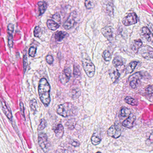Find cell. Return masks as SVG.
<instances>
[{
	"mask_svg": "<svg viewBox=\"0 0 153 153\" xmlns=\"http://www.w3.org/2000/svg\"><path fill=\"white\" fill-rule=\"evenodd\" d=\"M138 62L137 61H132L127 66L126 68V73L127 74H130L133 72Z\"/></svg>",
	"mask_w": 153,
	"mask_h": 153,
	"instance_id": "obj_21",
	"label": "cell"
},
{
	"mask_svg": "<svg viewBox=\"0 0 153 153\" xmlns=\"http://www.w3.org/2000/svg\"><path fill=\"white\" fill-rule=\"evenodd\" d=\"M138 18L135 13H131L122 19L123 24L125 26L135 25L137 23Z\"/></svg>",
	"mask_w": 153,
	"mask_h": 153,
	"instance_id": "obj_5",
	"label": "cell"
},
{
	"mask_svg": "<svg viewBox=\"0 0 153 153\" xmlns=\"http://www.w3.org/2000/svg\"><path fill=\"white\" fill-rule=\"evenodd\" d=\"M73 74H74V77L76 78H79V77L80 76V71L79 69L77 67L74 66V71H73Z\"/></svg>",
	"mask_w": 153,
	"mask_h": 153,
	"instance_id": "obj_33",
	"label": "cell"
},
{
	"mask_svg": "<svg viewBox=\"0 0 153 153\" xmlns=\"http://www.w3.org/2000/svg\"><path fill=\"white\" fill-rule=\"evenodd\" d=\"M77 16V13L76 11L71 13L67 20L65 21L63 27L66 29H70L73 27L76 23V19Z\"/></svg>",
	"mask_w": 153,
	"mask_h": 153,
	"instance_id": "obj_7",
	"label": "cell"
},
{
	"mask_svg": "<svg viewBox=\"0 0 153 153\" xmlns=\"http://www.w3.org/2000/svg\"><path fill=\"white\" fill-rule=\"evenodd\" d=\"M124 100H125V102L127 103L128 104L130 105H136L138 104L137 101L136 99L131 97H127L125 98Z\"/></svg>",
	"mask_w": 153,
	"mask_h": 153,
	"instance_id": "obj_25",
	"label": "cell"
},
{
	"mask_svg": "<svg viewBox=\"0 0 153 153\" xmlns=\"http://www.w3.org/2000/svg\"><path fill=\"white\" fill-rule=\"evenodd\" d=\"M57 112L62 117H67L75 115L76 113V109L71 103L66 102L59 105Z\"/></svg>",
	"mask_w": 153,
	"mask_h": 153,
	"instance_id": "obj_2",
	"label": "cell"
},
{
	"mask_svg": "<svg viewBox=\"0 0 153 153\" xmlns=\"http://www.w3.org/2000/svg\"><path fill=\"white\" fill-rule=\"evenodd\" d=\"M14 25L13 24H9L7 26L8 43L10 48H12L13 45V33L14 31Z\"/></svg>",
	"mask_w": 153,
	"mask_h": 153,
	"instance_id": "obj_11",
	"label": "cell"
},
{
	"mask_svg": "<svg viewBox=\"0 0 153 153\" xmlns=\"http://www.w3.org/2000/svg\"><path fill=\"white\" fill-rule=\"evenodd\" d=\"M30 105L32 111L34 112L36 111V109H37V103L36 99H33L30 101Z\"/></svg>",
	"mask_w": 153,
	"mask_h": 153,
	"instance_id": "obj_26",
	"label": "cell"
},
{
	"mask_svg": "<svg viewBox=\"0 0 153 153\" xmlns=\"http://www.w3.org/2000/svg\"><path fill=\"white\" fill-rule=\"evenodd\" d=\"M148 55L149 58L153 59V51H149L148 53Z\"/></svg>",
	"mask_w": 153,
	"mask_h": 153,
	"instance_id": "obj_42",
	"label": "cell"
},
{
	"mask_svg": "<svg viewBox=\"0 0 153 153\" xmlns=\"http://www.w3.org/2000/svg\"><path fill=\"white\" fill-rule=\"evenodd\" d=\"M46 61L47 63L49 64H52L53 62V58L51 55H48L46 56Z\"/></svg>",
	"mask_w": 153,
	"mask_h": 153,
	"instance_id": "obj_37",
	"label": "cell"
},
{
	"mask_svg": "<svg viewBox=\"0 0 153 153\" xmlns=\"http://www.w3.org/2000/svg\"><path fill=\"white\" fill-rule=\"evenodd\" d=\"M106 10L110 15H113L114 10L112 3H108V4L106 5Z\"/></svg>",
	"mask_w": 153,
	"mask_h": 153,
	"instance_id": "obj_32",
	"label": "cell"
},
{
	"mask_svg": "<svg viewBox=\"0 0 153 153\" xmlns=\"http://www.w3.org/2000/svg\"><path fill=\"white\" fill-rule=\"evenodd\" d=\"M51 86L45 78H42L39 82L38 92L40 99L45 106H48L51 102Z\"/></svg>",
	"mask_w": 153,
	"mask_h": 153,
	"instance_id": "obj_1",
	"label": "cell"
},
{
	"mask_svg": "<svg viewBox=\"0 0 153 153\" xmlns=\"http://www.w3.org/2000/svg\"><path fill=\"white\" fill-rule=\"evenodd\" d=\"M136 119V116L131 113L127 119L123 121V125L128 128H131L134 127Z\"/></svg>",
	"mask_w": 153,
	"mask_h": 153,
	"instance_id": "obj_10",
	"label": "cell"
},
{
	"mask_svg": "<svg viewBox=\"0 0 153 153\" xmlns=\"http://www.w3.org/2000/svg\"><path fill=\"white\" fill-rule=\"evenodd\" d=\"M142 74L140 72H136L129 77L130 85L133 89L137 88L140 83V79L142 78Z\"/></svg>",
	"mask_w": 153,
	"mask_h": 153,
	"instance_id": "obj_4",
	"label": "cell"
},
{
	"mask_svg": "<svg viewBox=\"0 0 153 153\" xmlns=\"http://www.w3.org/2000/svg\"><path fill=\"white\" fill-rule=\"evenodd\" d=\"M38 143L42 149L45 153L48 149V137L47 135L44 132H41L38 135Z\"/></svg>",
	"mask_w": 153,
	"mask_h": 153,
	"instance_id": "obj_6",
	"label": "cell"
},
{
	"mask_svg": "<svg viewBox=\"0 0 153 153\" xmlns=\"http://www.w3.org/2000/svg\"><path fill=\"white\" fill-rule=\"evenodd\" d=\"M70 144L74 147H78L79 146V141L76 140H71Z\"/></svg>",
	"mask_w": 153,
	"mask_h": 153,
	"instance_id": "obj_38",
	"label": "cell"
},
{
	"mask_svg": "<svg viewBox=\"0 0 153 153\" xmlns=\"http://www.w3.org/2000/svg\"><path fill=\"white\" fill-rule=\"evenodd\" d=\"M47 25L49 29L52 31H55L59 27V25L54 20L49 19L47 22Z\"/></svg>",
	"mask_w": 153,
	"mask_h": 153,
	"instance_id": "obj_18",
	"label": "cell"
},
{
	"mask_svg": "<svg viewBox=\"0 0 153 153\" xmlns=\"http://www.w3.org/2000/svg\"><path fill=\"white\" fill-rule=\"evenodd\" d=\"M27 55L26 53L24 54V57H23V68H24V73H25L26 70L27 68Z\"/></svg>",
	"mask_w": 153,
	"mask_h": 153,
	"instance_id": "obj_31",
	"label": "cell"
},
{
	"mask_svg": "<svg viewBox=\"0 0 153 153\" xmlns=\"http://www.w3.org/2000/svg\"><path fill=\"white\" fill-rule=\"evenodd\" d=\"M82 62L83 68L86 74L89 77H93L95 71V68L93 62L87 58L83 59Z\"/></svg>",
	"mask_w": 153,
	"mask_h": 153,
	"instance_id": "obj_3",
	"label": "cell"
},
{
	"mask_svg": "<svg viewBox=\"0 0 153 153\" xmlns=\"http://www.w3.org/2000/svg\"><path fill=\"white\" fill-rule=\"evenodd\" d=\"M141 35L142 37L149 42H153V36L148 27H144L141 29Z\"/></svg>",
	"mask_w": 153,
	"mask_h": 153,
	"instance_id": "obj_12",
	"label": "cell"
},
{
	"mask_svg": "<svg viewBox=\"0 0 153 153\" xmlns=\"http://www.w3.org/2000/svg\"><path fill=\"white\" fill-rule=\"evenodd\" d=\"M68 35V34L66 32L59 31V32H57V33L55 34L54 38L57 42H61Z\"/></svg>",
	"mask_w": 153,
	"mask_h": 153,
	"instance_id": "obj_20",
	"label": "cell"
},
{
	"mask_svg": "<svg viewBox=\"0 0 153 153\" xmlns=\"http://www.w3.org/2000/svg\"><path fill=\"white\" fill-rule=\"evenodd\" d=\"M96 153H102L101 152H97Z\"/></svg>",
	"mask_w": 153,
	"mask_h": 153,
	"instance_id": "obj_43",
	"label": "cell"
},
{
	"mask_svg": "<svg viewBox=\"0 0 153 153\" xmlns=\"http://www.w3.org/2000/svg\"><path fill=\"white\" fill-rule=\"evenodd\" d=\"M20 111H21V114H22L24 117H25V108H24V104L22 102H20Z\"/></svg>",
	"mask_w": 153,
	"mask_h": 153,
	"instance_id": "obj_40",
	"label": "cell"
},
{
	"mask_svg": "<svg viewBox=\"0 0 153 153\" xmlns=\"http://www.w3.org/2000/svg\"><path fill=\"white\" fill-rule=\"evenodd\" d=\"M101 32L103 35L110 42L113 41L114 39L115 35L113 29L111 27H105L102 28Z\"/></svg>",
	"mask_w": 153,
	"mask_h": 153,
	"instance_id": "obj_8",
	"label": "cell"
},
{
	"mask_svg": "<svg viewBox=\"0 0 153 153\" xmlns=\"http://www.w3.org/2000/svg\"><path fill=\"white\" fill-rule=\"evenodd\" d=\"M142 45V42L141 40H135L133 41L131 43L130 46V49L131 51L134 53H136L139 50L140 47Z\"/></svg>",
	"mask_w": 153,
	"mask_h": 153,
	"instance_id": "obj_15",
	"label": "cell"
},
{
	"mask_svg": "<svg viewBox=\"0 0 153 153\" xmlns=\"http://www.w3.org/2000/svg\"><path fill=\"white\" fill-rule=\"evenodd\" d=\"M85 6L88 9L92 8L94 7V1H88V0L86 1H85Z\"/></svg>",
	"mask_w": 153,
	"mask_h": 153,
	"instance_id": "obj_35",
	"label": "cell"
},
{
	"mask_svg": "<svg viewBox=\"0 0 153 153\" xmlns=\"http://www.w3.org/2000/svg\"><path fill=\"white\" fill-rule=\"evenodd\" d=\"M36 48L34 46L31 47L29 49V51H28V54L30 57L34 58L36 56Z\"/></svg>",
	"mask_w": 153,
	"mask_h": 153,
	"instance_id": "obj_29",
	"label": "cell"
},
{
	"mask_svg": "<svg viewBox=\"0 0 153 153\" xmlns=\"http://www.w3.org/2000/svg\"><path fill=\"white\" fill-rule=\"evenodd\" d=\"M42 34V28L39 26L36 27L34 31V35L35 37H39Z\"/></svg>",
	"mask_w": 153,
	"mask_h": 153,
	"instance_id": "obj_28",
	"label": "cell"
},
{
	"mask_svg": "<svg viewBox=\"0 0 153 153\" xmlns=\"http://www.w3.org/2000/svg\"><path fill=\"white\" fill-rule=\"evenodd\" d=\"M55 136L58 138H60L63 136L64 133V127L62 124H59L54 129Z\"/></svg>",
	"mask_w": 153,
	"mask_h": 153,
	"instance_id": "obj_17",
	"label": "cell"
},
{
	"mask_svg": "<svg viewBox=\"0 0 153 153\" xmlns=\"http://www.w3.org/2000/svg\"><path fill=\"white\" fill-rule=\"evenodd\" d=\"M53 19L54 20V21H55V22L57 23V22H59L60 23L61 21V17L60 15H59L58 13H56V14H54L52 17Z\"/></svg>",
	"mask_w": 153,
	"mask_h": 153,
	"instance_id": "obj_36",
	"label": "cell"
},
{
	"mask_svg": "<svg viewBox=\"0 0 153 153\" xmlns=\"http://www.w3.org/2000/svg\"><path fill=\"white\" fill-rule=\"evenodd\" d=\"M109 75L112 81L115 82L120 76V73L117 69L113 68L109 71Z\"/></svg>",
	"mask_w": 153,
	"mask_h": 153,
	"instance_id": "obj_16",
	"label": "cell"
},
{
	"mask_svg": "<svg viewBox=\"0 0 153 153\" xmlns=\"http://www.w3.org/2000/svg\"><path fill=\"white\" fill-rule=\"evenodd\" d=\"M38 9L39 11V15L41 16L45 13L47 8V4L45 1H39L37 3Z\"/></svg>",
	"mask_w": 153,
	"mask_h": 153,
	"instance_id": "obj_19",
	"label": "cell"
},
{
	"mask_svg": "<svg viewBox=\"0 0 153 153\" xmlns=\"http://www.w3.org/2000/svg\"><path fill=\"white\" fill-rule=\"evenodd\" d=\"M47 125V122L45 119H42L40 124L38 126V130L39 131L42 130L46 127Z\"/></svg>",
	"mask_w": 153,
	"mask_h": 153,
	"instance_id": "obj_30",
	"label": "cell"
},
{
	"mask_svg": "<svg viewBox=\"0 0 153 153\" xmlns=\"http://www.w3.org/2000/svg\"><path fill=\"white\" fill-rule=\"evenodd\" d=\"M102 139L100 137V136H99L97 133H94L91 138V141H92V144L95 146L98 145L100 144Z\"/></svg>",
	"mask_w": 153,
	"mask_h": 153,
	"instance_id": "obj_22",
	"label": "cell"
},
{
	"mask_svg": "<svg viewBox=\"0 0 153 153\" xmlns=\"http://www.w3.org/2000/svg\"><path fill=\"white\" fill-rule=\"evenodd\" d=\"M131 114L130 111L127 107H122L120 110V115L121 117L126 118L128 117Z\"/></svg>",
	"mask_w": 153,
	"mask_h": 153,
	"instance_id": "obj_24",
	"label": "cell"
},
{
	"mask_svg": "<svg viewBox=\"0 0 153 153\" xmlns=\"http://www.w3.org/2000/svg\"><path fill=\"white\" fill-rule=\"evenodd\" d=\"M112 63L114 67H118L123 65V61L121 57L120 56H117L114 59Z\"/></svg>",
	"mask_w": 153,
	"mask_h": 153,
	"instance_id": "obj_23",
	"label": "cell"
},
{
	"mask_svg": "<svg viewBox=\"0 0 153 153\" xmlns=\"http://www.w3.org/2000/svg\"><path fill=\"white\" fill-rule=\"evenodd\" d=\"M108 136L114 138H118L121 134V131L119 126L113 125L110 127L107 131Z\"/></svg>",
	"mask_w": 153,
	"mask_h": 153,
	"instance_id": "obj_9",
	"label": "cell"
},
{
	"mask_svg": "<svg viewBox=\"0 0 153 153\" xmlns=\"http://www.w3.org/2000/svg\"><path fill=\"white\" fill-rule=\"evenodd\" d=\"M148 28L149 29V30H150L151 33L152 34V35H153V25L151 24H148Z\"/></svg>",
	"mask_w": 153,
	"mask_h": 153,
	"instance_id": "obj_41",
	"label": "cell"
},
{
	"mask_svg": "<svg viewBox=\"0 0 153 153\" xmlns=\"http://www.w3.org/2000/svg\"><path fill=\"white\" fill-rule=\"evenodd\" d=\"M56 153H71V152L68 149H58L56 151Z\"/></svg>",
	"mask_w": 153,
	"mask_h": 153,
	"instance_id": "obj_39",
	"label": "cell"
},
{
	"mask_svg": "<svg viewBox=\"0 0 153 153\" xmlns=\"http://www.w3.org/2000/svg\"><path fill=\"white\" fill-rule=\"evenodd\" d=\"M102 57L105 61L109 62L111 59V56L110 52L108 51H105L103 52Z\"/></svg>",
	"mask_w": 153,
	"mask_h": 153,
	"instance_id": "obj_27",
	"label": "cell"
},
{
	"mask_svg": "<svg viewBox=\"0 0 153 153\" xmlns=\"http://www.w3.org/2000/svg\"><path fill=\"white\" fill-rule=\"evenodd\" d=\"M71 69L69 68H66L64 69L63 73L60 76L61 81L62 83H67L71 77Z\"/></svg>",
	"mask_w": 153,
	"mask_h": 153,
	"instance_id": "obj_13",
	"label": "cell"
},
{
	"mask_svg": "<svg viewBox=\"0 0 153 153\" xmlns=\"http://www.w3.org/2000/svg\"><path fill=\"white\" fill-rule=\"evenodd\" d=\"M145 92L147 94H153V85H148L145 88Z\"/></svg>",
	"mask_w": 153,
	"mask_h": 153,
	"instance_id": "obj_34",
	"label": "cell"
},
{
	"mask_svg": "<svg viewBox=\"0 0 153 153\" xmlns=\"http://www.w3.org/2000/svg\"><path fill=\"white\" fill-rule=\"evenodd\" d=\"M1 108H2L3 112L4 113L5 115L7 116V117L10 121H12L13 116H12L11 111H10V110L8 107L7 104H6L5 101H4L2 98L1 99Z\"/></svg>",
	"mask_w": 153,
	"mask_h": 153,
	"instance_id": "obj_14",
	"label": "cell"
}]
</instances>
